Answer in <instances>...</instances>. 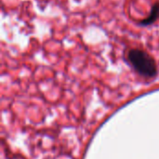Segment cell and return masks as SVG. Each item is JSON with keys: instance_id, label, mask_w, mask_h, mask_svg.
<instances>
[{"instance_id": "obj_1", "label": "cell", "mask_w": 159, "mask_h": 159, "mask_svg": "<svg viewBox=\"0 0 159 159\" xmlns=\"http://www.w3.org/2000/svg\"><path fill=\"white\" fill-rule=\"evenodd\" d=\"M127 59L134 71L144 78H153L157 75V65L155 59L140 48L129 50Z\"/></svg>"}, {"instance_id": "obj_2", "label": "cell", "mask_w": 159, "mask_h": 159, "mask_svg": "<svg viewBox=\"0 0 159 159\" xmlns=\"http://www.w3.org/2000/svg\"><path fill=\"white\" fill-rule=\"evenodd\" d=\"M159 18V2H156L151 9L150 14L148 15V17H146L145 19L141 20V24L143 26H148L153 24L155 21H157V20Z\"/></svg>"}]
</instances>
